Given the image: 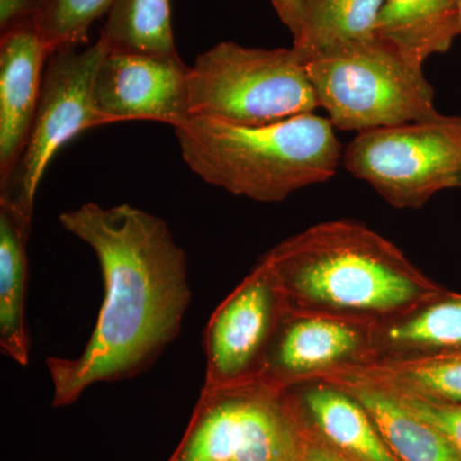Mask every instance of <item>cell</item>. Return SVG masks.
Listing matches in <instances>:
<instances>
[{
    "instance_id": "obj_18",
    "label": "cell",
    "mask_w": 461,
    "mask_h": 461,
    "mask_svg": "<svg viewBox=\"0 0 461 461\" xmlns=\"http://www.w3.org/2000/svg\"><path fill=\"white\" fill-rule=\"evenodd\" d=\"M336 386L363 403L397 460L461 461L459 451L436 427L409 411L393 393L363 384Z\"/></svg>"
},
{
    "instance_id": "obj_1",
    "label": "cell",
    "mask_w": 461,
    "mask_h": 461,
    "mask_svg": "<svg viewBox=\"0 0 461 461\" xmlns=\"http://www.w3.org/2000/svg\"><path fill=\"white\" fill-rule=\"evenodd\" d=\"M59 223L95 253L104 299L83 353L47 359L56 408L94 384L150 368L180 335L191 302L186 253L162 218L129 204L86 203L60 214Z\"/></svg>"
},
{
    "instance_id": "obj_8",
    "label": "cell",
    "mask_w": 461,
    "mask_h": 461,
    "mask_svg": "<svg viewBox=\"0 0 461 461\" xmlns=\"http://www.w3.org/2000/svg\"><path fill=\"white\" fill-rule=\"evenodd\" d=\"M98 41L84 50L54 51L45 66L38 109L25 150L0 196L33 214L36 193L58 150L87 130L109 124L94 103V81L104 58Z\"/></svg>"
},
{
    "instance_id": "obj_14",
    "label": "cell",
    "mask_w": 461,
    "mask_h": 461,
    "mask_svg": "<svg viewBox=\"0 0 461 461\" xmlns=\"http://www.w3.org/2000/svg\"><path fill=\"white\" fill-rule=\"evenodd\" d=\"M32 221V213L0 196V350L23 366L30 362L26 295Z\"/></svg>"
},
{
    "instance_id": "obj_3",
    "label": "cell",
    "mask_w": 461,
    "mask_h": 461,
    "mask_svg": "<svg viewBox=\"0 0 461 461\" xmlns=\"http://www.w3.org/2000/svg\"><path fill=\"white\" fill-rule=\"evenodd\" d=\"M175 132L185 163L202 180L259 203L330 180L342 160L335 127L314 113L264 126L190 118Z\"/></svg>"
},
{
    "instance_id": "obj_11",
    "label": "cell",
    "mask_w": 461,
    "mask_h": 461,
    "mask_svg": "<svg viewBox=\"0 0 461 461\" xmlns=\"http://www.w3.org/2000/svg\"><path fill=\"white\" fill-rule=\"evenodd\" d=\"M181 57L105 53L94 81V103L108 123L151 121L178 127L190 120Z\"/></svg>"
},
{
    "instance_id": "obj_13",
    "label": "cell",
    "mask_w": 461,
    "mask_h": 461,
    "mask_svg": "<svg viewBox=\"0 0 461 461\" xmlns=\"http://www.w3.org/2000/svg\"><path fill=\"white\" fill-rule=\"evenodd\" d=\"M284 393L296 420L348 459L399 461L369 411L344 388L308 381Z\"/></svg>"
},
{
    "instance_id": "obj_6",
    "label": "cell",
    "mask_w": 461,
    "mask_h": 461,
    "mask_svg": "<svg viewBox=\"0 0 461 461\" xmlns=\"http://www.w3.org/2000/svg\"><path fill=\"white\" fill-rule=\"evenodd\" d=\"M342 163L393 208L420 209L439 191L461 187V117L357 133Z\"/></svg>"
},
{
    "instance_id": "obj_19",
    "label": "cell",
    "mask_w": 461,
    "mask_h": 461,
    "mask_svg": "<svg viewBox=\"0 0 461 461\" xmlns=\"http://www.w3.org/2000/svg\"><path fill=\"white\" fill-rule=\"evenodd\" d=\"M99 41L109 53L177 57L171 0H113Z\"/></svg>"
},
{
    "instance_id": "obj_25",
    "label": "cell",
    "mask_w": 461,
    "mask_h": 461,
    "mask_svg": "<svg viewBox=\"0 0 461 461\" xmlns=\"http://www.w3.org/2000/svg\"><path fill=\"white\" fill-rule=\"evenodd\" d=\"M273 7L288 32L295 39L302 29L305 0H271Z\"/></svg>"
},
{
    "instance_id": "obj_24",
    "label": "cell",
    "mask_w": 461,
    "mask_h": 461,
    "mask_svg": "<svg viewBox=\"0 0 461 461\" xmlns=\"http://www.w3.org/2000/svg\"><path fill=\"white\" fill-rule=\"evenodd\" d=\"M299 426L302 429L303 442L296 461H354L348 459L344 454L339 453L335 448L330 447L326 442L321 441L320 437L315 436L313 432L306 429L302 424L299 423Z\"/></svg>"
},
{
    "instance_id": "obj_26",
    "label": "cell",
    "mask_w": 461,
    "mask_h": 461,
    "mask_svg": "<svg viewBox=\"0 0 461 461\" xmlns=\"http://www.w3.org/2000/svg\"><path fill=\"white\" fill-rule=\"evenodd\" d=\"M455 5H456L457 11H459L460 18H461V0H454Z\"/></svg>"
},
{
    "instance_id": "obj_20",
    "label": "cell",
    "mask_w": 461,
    "mask_h": 461,
    "mask_svg": "<svg viewBox=\"0 0 461 461\" xmlns=\"http://www.w3.org/2000/svg\"><path fill=\"white\" fill-rule=\"evenodd\" d=\"M386 0H305L304 17L293 48L306 62L344 42L375 35L379 12Z\"/></svg>"
},
{
    "instance_id": "obj_9",
    "label": "cell",
    "mask_w": 461,
    "mask_h": 461,
    "mask_svg": "<svg viewBox=\"0 0 461 461\" xmlns=\"http://www.w3.org/2000/svg\"><path fill=\"white\" fill-rule=\"evenodd\" d=\"M285 312L280 287L262 258L206 324L204 387L253 382Z\"/></svg>"
},
{
    "instance_id": "obj_22",
    "label": "cell",
    "mask_w": 461,
    "mask_h": 461,
    "mask_svg": "<svg viewBox=\"0 0 461 461\" xmlns=\"http://www.w3.org/2000/svg\"><path fill=\"white\" fill-rule=\"evenodd\" d=\"M390 393L402 402L409 411L436 427L461 455V405L435 402L409 393Z\"/></svg>"
},
{
    "instance_id": "obj_17",
    "label": "cell",
    "mask_w": 461,
    "mask_h": 461,
    "mask_svg": "<svg viewBox=\"0 0 461 461\" xmlns=\"http://www.w3.org/2000/svg\"><path fill=\"white\" fill-rule=\"evenodd\" d=\"M375 33L415 66L433 54L446 53L461 35L454 0H386Z\"/></svg>"
},
{
    "instance_id": "obj_2",
    "label": "cell",
    "mask_w": 461,
    "mask_h": 461,
    "mask_svg": "<svg viewBox=\"0 0 461 461\" xmlns=\"http://www.w3.org/2000/svg\"><path fill=\"white\" fill-rule=\"evenodd\" d=\"M286 308L379 324L444 295L429 276L384 236L354 221L309 227L271 249Z\"/></svg>"
},
{
    "instance_id": "obj_10",
    "label": "cell",
    "mask_w": 461,
    "mask_h": 461,
    "mask_svg": "<svg viewBox=\"0 0 461 461\" xmlns=\"http://www.w3.org/2000/svg\"><path fill=\"white\" fill-rule=\"evenodd\" d=\"M375 324L285 312L256 382L285 391L373 360Z\"/></svg>"
},
{
    "instance_id": "obj_4",
    "label": "cell",
    "mask_w": 461,
    "mask_h": 461,
    "mask_svg": "<svg viewBox=\"0 0 461 461\" xmlns=\"http://www.w3.org/2000/svg\"><path fill=\"white\" fill-rule=\"evenodd\" d=\"M305 67L318 107L342 131L360 133L439 115L423 67L377 35L321 51Z\"/></svg>"
},
{
    "instance_id": "obj_15",
    "label": "cell",
    "mask_w": 461,
    "mask_h": 461,
    "mask_svg": "<svg viewBox=\"0 0 461 461\" xmlns=\"http://www.w3.org/2000/svg\"><path fill=\"white\" fill-rule=\"evenodd\" d=\"M333 384H363L461 405V351L429 357H387L314 379Z\"/></svg>"
},
{
    "instance_id": "obj_21",
    "label": "cell",
    "mask_w": 461,
    "mask_h": 461,
    "mask_svg": "<svg viewBox=\"0 0 461 461\" xmlns=\"http://www.w3.org/2000/svg\"><path fill=\"white\" fill-rule=\"evenodd\" d=\"M113 0H50L39 32L51 53L87 41L91 25L108 14Z\"/></svg>"
},
{
    "instance_id": "obj_12",
    "label": "cell",
    "mask_w": 461,
    "mask_h": 461,
    "mask_svg": "<svg viewBox=\"0 0 461 461\" xmlns=\"http://www.w3.org/2000/svg\"><path fill=\"white\" fill-rule=\"evenodd\" d=\"M50 56L39 29L0 35V185L25 150Z\"/></svg>"
},
{
    "instance_id": "obj_7",
    "label": "cell",
    "mask_w": 461,
    "mask_h": 461,
    "mask_svg": "<svg viewBox=\"0 0 461 461\" xmlns=\"http://www.w3.org/2000/svg\"><path fill=\"white\" fill-rule=\"evenodd\" d=\"M303 433L284 391L259 384L203 387L168 461H296Z\"/></svg>"
},
{
    "instance_id": "obj_16",
    "label": "cell",
    "mask_w": 461,
    "mask_h": 461,
    "mask_svg": "<svg viewBox=\"0 0 461 461\" xmlns=\"http://www.w3.org/2000/svg\"><path fill=\"white\" fill-rule=\"evenodd\" d=\"M461 351V295H444L373 327V360Z\"/></svg>"
},
{
    "instance_id": "obj_23",
    "label": "cell",
    "mask_w": 461,
    "mask_h": 461,
    "mask_svg": "<svg viewBox=\"0 0 461 461\" xmlns=\"http://www.w3.org/2000/svg\"><path fill=\"white\" fill-rule=\"evenodd\" d=\"M50 0H0V35L39 29Z\"/></svg>"
},
{
    "instance_id": "obj_5",
    "label": "cell",
    "mask_w": 461,
    "mask_h": 461,
    "mask_svg": "<svg viewBox=\"0 0 461 461\" xmlns=\"http://www.w3.org/2000/svg\"><path fill=\"white\" fill-rule=\"evenodd\" d=\"M187 93L191 118L244 126L281 122L320 108L305 62L294 48L220 42L190 67Z\"/></svg>"
}]
</instances>
